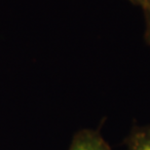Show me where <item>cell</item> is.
Listing matches in <instances>:
<instances>
[{
	"mask_svg": "<svg viewBox=\"0 0 150 150\" xmlns=\"http://www.w3.org/2000/svg\"><path fill=\"white\" fill-rule=\"evenodd\" d=\"M67 150H112L100 132L82 129L74 134Z\"/></svg>",
	"mask_w": 150,
	"mask_h": 150,
	"instance_id": "6da1fadb",
	"label": "cell"
},
{
	"mask_svg": "<svg viewBox=\"0 0 150 150\" xmlns=\"http://www.w3.org/2000/svg\"><path fill=\"white\" fill-rule=\"evenodd\" d=\"M132 2H134V4H137L144 9H147L150 7V0H131Z\"/></svg>",
	"mask_w": 150,
	"mask_h": 150,
	"instance_id": "277c9868",
	"label": "cell"
},
{
	"mask_svg": "<svg viewBox=\"0 0 150 150\" xmlns=\"http://www.w3.org/2000/svg\"><path fill=\"white\" fill-rule=\"evenodd\" d=\"M126 142L127 150H150V125L134 128Z\"/></svg>",
	"mask_w": 150,
	"mask_h": 150,
	"instance_id": "7a4b0ae2",
	"label": "cell"
},
{
	"mask_svg": "<svg viewBox=\"0 0 150 150\" xmlns=\"http://www.w3.org/2000/svg\"><path fill=\"white\" fill-rule=\"evenodd\" d=\"M146 15V30H145V39L146 42L150 45V7L145 9Z\"/></svg>",
	"mask_w": 150,
	"mask_h": 150,
	"instance_id": "3957f363",
	"label": "cell"
}]
</instances>
